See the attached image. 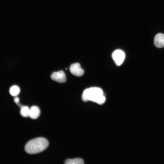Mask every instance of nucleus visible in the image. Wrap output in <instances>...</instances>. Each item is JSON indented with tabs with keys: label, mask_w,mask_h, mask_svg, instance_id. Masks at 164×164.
<instances>
[{
	"label": "nucleus",
	"mask_w": 164,
	"mask_h": 164,
	"mask_svg": "<svg viewBox=\"0 0 164 164\" xmlns=\"http://www.w3.org/2000/svg\"><path fill=\"white\" fill-rule=\"evenodd\" d=\"M82 99L84 102L91 101L100 105L103 104L106 101L102 90L97 87L85 89L82 94Z\"/></svg>",
	"instance_id": "1"
},
{
	"label": "nucleus",
	"mask_w": 164,
	"mask_h": 164,
	"mask_svg": "<svg viewBox=\"0 0 164 164\" xmlns=\"http://www.w3.org/2000/svg\"><path fill=\"white\" fill-rule=\"evenodd\" d=\"M49 143L46 138L39 137L32 139L26 144L25 151L29 154H34L41 152L48 146Z\"/></svg>",
	"instance_id": "2"
},
{
	"label": "nucleus",
	"mask_w": 164,
	"mask_h": 164,
	"mask_svg": "<svg viewBox=\"0 0 164 164\" xmlns=\"http://www.w3.org/2000/svg\"><path fill=\"white\" fill-rule=\"evenodd\" d=\"M112 57L116 65L119 66L123 63L125 59V54L122 50H117L113 53Z\"/></svg>",
	"instance_id": "3"
},
{
	"label": "nucleus",
	"mask_w": 164,
	"mask_h": 164,
	"mask_svg": "<svg viewBox=\"0 0 164 164\" xmlns=\"http://www.w3.org/2000/svg\"><path fill=\"white\" fill-rule=\"evenodd\" d=\"M51 78L52 80L59 83H63L67 80L66 75L62 70L53 73L51 75Z\"/></svg>",
	"instance_id": "4"
},
{
	"label": "nucleus",
	"mask_w": 164,
	"mask_h": 164,
	"mask_svg": "<svg viewBox=\"0 0 164 164\" xmlns=\"http://www.w3.org/2000/svg\"><path fill=\"white\" fill-rule=\"evenodd\" d=\"M70 70L72 74L77 77L81 76L84 73V70L78 63L72 64L70 67Z\"/></svg>",
	"instance_id": "5"
},
{
	"label": "nucleus",
	"mask_w": 164,
	"mask_h": 164,
	"mask_svg": "<svg viewBox=\"0 0 164 164\" xmlns=\"http://www.w3.org/2000/svg\"><path fill=\"white\" fill-rule=\"evenodd\" d=\"M154 44L159 48L164 47V34L159 33L155 35L154 39Z\"/></svg>",
	"instance_id": "6"
},
{
	"label": "nucleus",
	"mask_w": 164,
	"mask_h": 164,
	"mask_svg": "<svg viewBox=\"0 0 164 164\" xmlns=\"http://www.w3.org/2000/svg\"><path fill=\"white\" fill-rule=\"evenodd\" d=\"M40 114L39 108L36 106H33L30 109L29 117L32 119H35L39 117Z\"/></svg>",
	"instance_id": "7"
},
{
	"label": "nucleus",
	"mask_w": 164,
	"mask_h": 164,
	"mask_svg": "<svg viewBox=\"0 0 164 164\" xmlns=\"http://www.w3.org/2000/svg\"><path fill=\"white\" fill-rule=\"evenodd\" d=\"M84 163V160L81 159L77 158L73 159H68L64 162L66 164H83Z\"/></svg>",
	"instance_id": "8"
},
{
	"label": "nucleus",
	"mask_w": 164,
	"mask_h": 164,
	"mask_svg": "<svg viewBox=\"0 0 164 164\" xmlns=\"http://www.w3.org/2000/svg\"><path fill=\"white\" fill-rule=\"evenodd\" d=\"M20 109V114L22 117L27 118L29 116L30 109L28 107L23 106Z\"/></svg>",
	"instance_id": "9"
},
{
	"label": "nucleus",
	"mask_w": 164,
	"mask_h": 164,
	"mask_svg": "<svg viewBox=\"0 0 164 164\" xmlns=\"http://www.w3.org/2000/svg\"><path fill=\"white\" fill-rule=\"evenodd\" d=\"M20 92V89L17 86H12L9 90V92L11 95L15 96L17 95Z\"/></svg>",
	"instance_id": "10"
},
{
	"label": "nucleus",
	"mask_w": 164,
	"mask_h": 164,
	"mask_svg": "<svg viewBox=\"0 0 164 164\" xmlns=\"http://www.w3.org/2000/svg\"><path fill=\"white\" fill-rule=\"evenodd\" d=\"M66 70H67V68H66Z\"/></svg>",
	"instance_id": "11"
}]
</instances>
